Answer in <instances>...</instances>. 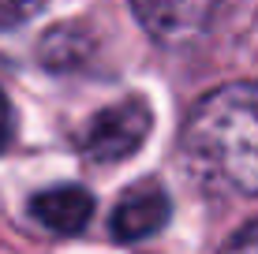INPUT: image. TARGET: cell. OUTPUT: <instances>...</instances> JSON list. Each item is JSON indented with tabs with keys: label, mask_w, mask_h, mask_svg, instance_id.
Returning <instances> with one entry per match:
<instances>
[{
	"label": "cell",
	"mask_w": 258,
	"mask_h": 254,
	"mask_svg": "<svg viewBox=\"0 0 258 254\" xmlns=\"http://www.w3.org/2000/svg\"><path fill=\"white\" fill-rule=\"evenodd\" d=\"M180 157L213 195L258 198V82H228L183 120Z\"/></svg>",
	"instance_id": "cell-1"
},
{
	"label": "cell",
	"mask_w": 258,
	"mask_h": 254,
	"mask_svg": "<svg viewBox=\"0 0 258 254\" xmlns=\"http://www.w3.org/2000/svg\"><path fill=\"white\" fill-rule=\"evenodd\" d=\"M150 127H154L150 105L142 98H120V101L105 105L101 112H94V120L86 124L83 138H79V150L94 164L127 161L150 138Z\"/></svg>",
	"instance_id": "cell-2"
},
{
	"label": "cell",
	"mask_w": 258,
	"mask_h": 254,
	"mask_svg": "<svg viewBox=\"0 0 258 254\" xmlns=\"http://www.w3.org/2000/svg\"><path fill=\"white\" fill-rule=\"evenodd\" d=\"M172 217V202H168V191L157 180H139L131 183L120 195L116 209L109 217V228L120 243H142L150 235H157Z\"/></svg>",
	"instance_id": "cell-3"
},
{
	"label": "cell",
	"mask_w": 258,
	"mask_h": 254,
	"mask_svg": "<svg viewBox=\"0 0 258 254\" xmlns=\"http://www.w3.org/2000/svg\"><path fill=\"white\" fill-rule=\"evenodd\" d=\"M30 217L52 235H79L94 217V198L83 187H49L30 198Z\"/></svg>",
	"instance_id": "cell-4"
},
{
	"label": "cell",
	"mask_w": 258,
	"mask_h": 254,
	"mask_svg": "<svg viewBox=\"0 0 258 254\" xmlns=\"http://www.w3.org/2000/svg\"><path fill=\"white\" fill-rule=\"evenodd\" d=\"M131 12L161 45H187L195 34L206 30V19H213L210 4H135Z\"/></svg>",
	"instance_id": "cell-5"
},
{
	"label": "cell",
	"mask_w": 258,
	"mask_h": 254,
	"mask_svg": "<svg viewBox=\"0 0 258 254\" xmlns=\"http://www.w3.org/2000/svg\"><path fill=\"white\" fill-rule=\"evenodd\" d=\"M221 254H258V221H251L247 228H239L232 239L221 247Z\"/></svg>",
	"instance_id": "cell-6"
},
{
	"label": "cell",
	"mask_w": 258,
	"mask_h": 254,
	"mask_svg": "<svg viewBox=\"0 0 258 254\" xmlns=\"http://www.w3.org/2000/svg\"><path fill=\"white\" fill-rule=\"evenodd\" d=\"M12 142H15V109L8 101V94L0 90V153H8Z\"/></svg>",
	"instance_id": "cell-7"
}]
</instances>
